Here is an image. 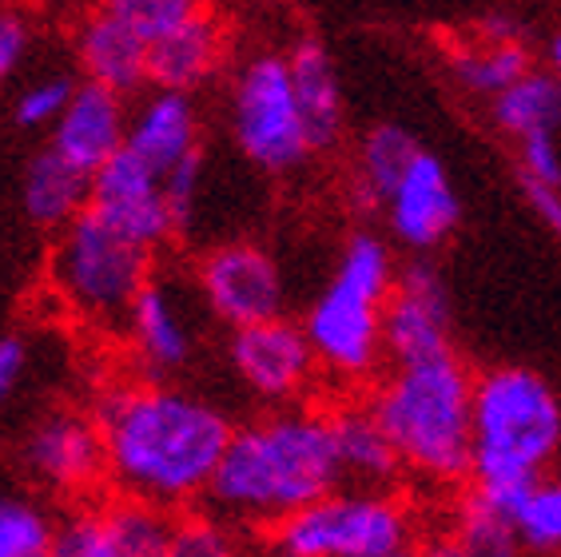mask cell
I'll return each mask as SVG.
<instances>
[{"instance_id":"6da1fadb","label":"cell","mask_w":561,"mask_h":557,"mask_svg":"<svg viewBox=\"0 0 561 557\" xmlns=\"http://www.w3.org/2000/svg\"><path fill=\"white\" fill-rule=\"evenodd\" d=\"M92 418L119 493L160 510L204 498L236 434L224 410L168 383L116 386Z\"/></svg>"},{"instance_id":"7a4b0ae2","label":"cell","mask_w":561,"mask_h":557,"mask_svg":"<svg viewBox=\"0 0 561 557\" xmlns=\"http://www.w3.org/2000/svg\"><path fill=\"white\" fill-rule=\"evenodd\" d=\"M343 482L331 418L319 410H279L231 434L211 478V505L239 522L279 525Z\"/></svg>"},{"instance_id":"3957f363","label":"cell","mask_w":561,"mask_h":557,"mask_svg":"<svg viewBox=\"0 0 561 557\" xmlns=\"http://www.w3.org/2000/svg\"><path fill=\"white\" fill-rule=\"evenodd\" d=\"M561 454V398L529 366H490L474 378V493L510 518L518 498L550 478Z\"/></svg>"},{"instance_id":"277c9868","label":"cell","mask_w":561,"mask_h":557,"mask_svg":"<svg viewBox=\"0 0 561 557\" xmlns=\"http://www.w3.org/2000/svg\"><path fill=\"white\" fill-rule=\"evenodd\" d=\"M378 427L399 451L402 470L431 482H462L474 466V375L458 354L394 366L375 402Z\"/></svg>"},{"instance_id":"5b68a950","label":"cell","mask_w":561,"mask_h":557,"mask_svg":"<svg viewBox=\"0 0 561 557\" xmlns=\"http://www.w3.org/2000/svg\"><path fill=\"white\" fill-rule=\"evenodd\" d=\"M394 283H399V268L387 239L375 231L346 236L327 287L314 295L307 319L299 322L314 351V363L327 375L363 383L378 371V359H387L382 315L394 295Z\"/></svg>"},{"instance_id":"8992f818","label":"cell","mask_w":561,"mask_h":557,"mask_svg":"<svg viewBox=\"0 0 561 557\" xmlns=\"http://www.w3.org/2000/svg\"><path fill=\"white\" fill-rule=\"evenodd\" d=\"M48 278L68 311L96 327H124L131 303L151 278V251L84 212L60 231L48 255Z\"/></svg>"},{"instance_id":"52a82bcc","label":"cell","mask_w":561,"mask_h":557,"mask_svg":"<svg viewBox=\"0 0 561 557\" xmlns=\"http://www.w3.org/2000/svg\"><path fill=\"white\" fill-rule=\"evenodd\" d=\"M411 510L382 490H335L271 525V557H394L411 549Z\"/></svg>"},{"instance_id":"ba28073f","label":"cell","mask_w":561,"mask_h":557,"mask_svg":"<svg viewBox=\"0 0 561 557\" xmlns=\"http://www.w3.org/2000/svg\"><path fill=\"white\" fill-rule=\"evenodd\" d=\"M227 120H231V139L243 151V160L260 168L263 175H291L314 156L299 104H295L287 53L260 48L236 68Z\"/></svg>"},{"instance_id":"9c48e42d","label":"cell","mask_w":561,"mask_h":557,"mask_svg":"<svg viewBox=\"0 0 561 557\" xmlns=\"http://www.w3.org/2000/svg\"><path fill=\"white\" fill-rule=\"evenodd\" d=\"M195 283H199L207 311L227 322L231 331L283 319L287 283H283L279 259L263 243H251V239L216 243L199 259Z\"/></svg>"},{"instance_id":"30bf717a","label":"cell","mask_w":561,"mask_h":557,"mask_svg":"<svg viewBox=\"0 0 561 557\" xmlns=\"http://www.w3.org/2000/svg\"><path fill=\"white\" fill-rule=\"evenodd\" d=\"M382 351L394 366L431 363V359L454 354L450 291L438 268L426 259L399 271L394 295L382 315Z\"/></svg>"},{"instance_id":"8fae6325","label":"cell","mask_w":561,"mask_h":557,"mask_svg":"<svg viewBox=\"0 0 561 557\" xmlns=\"http://www.w3.org/2000/svg\"><path fill=\"white\" fill-rule=\"evenodd\" d=\"M21 458L28 478L56 493H80L108 474L96 418L80 414V410H53V414L36 418V427L24 439Z\"/></svg>"},{"instance_id":"7c38bea8","label":"cell","mask_w":561,"mask_h":557,"mask_svg":"<svg viewBox=\"0 0 561 557\" xmlns=\"http://www.w3.org/2000/svg\"><path fill=\"white\" fill-rule=\"evenodd\" d=\"M88 212L100 215L112 231L131 239L144 251H156L175 236L172 215L163 204L160 175H151L128 148H119L96 175L88 192Z\"/></svg>"},{"instance_id":"4fadbf2b","label":"cell","mask_w":561,"mask_h":557,"mask_svg":"<svg viewBox=\"0 0 561 557\" xmlns=\"http://www.w3.org/2000/svg\"><path fill=\"white\" fill-rule=\"evenodd\" d=\"M227 359H231L239 383L267 402H287V398L302 395L319 366L302 327L291 319H271L231 331Z\"/></svg>"},{"instance_id":"5bb4252c","label":"cell","mask_w":561,"mask_h":557,"mask_svg":"<svg viewBox=\"0 0 561 557\" xmlns=\"http://www.w3.org/2000/svg\"><path fill=\"white\" fill-rule=\"evenodd\" d=\"M387 227L394 243L411 251H434L454 236V227L462 219V200L454 192V180L446 163L434 151H419L399 180V187L382 204Z\"/></svg>"},{"instance_id":"9a60e30c","label":"cell","mask_w":561,"mask_h":557,"mask_svg":"<svg viewBox=\"0 0 561 557\" xmlns=\"http://www.w3.org/2000/svg\"><path fill=\"white\" fill-rule=\"evenodd\" d=\"M76 65L84 72V84H96L112 96L128 100L148 84V53L151 44L119 16L112 4L84 12L72 33Z\"/></svg>"},{"instance_id":"2e32d148","label":"cell","mask_w":561,"mask_h":557,"mask_svg":"<svg viewBox=\"0 0 561 557\" xmlns=\"http://www.w3.org/2000/svg\"><path fill=\"white\" fill-rule=\"evenodd\" d=\"M128 343L136 363L151 375V383H160L168 375H180L195 354V331L192 319L184 311L180 291L168 278H148V287L140 291V299L131 303L128 322Z\"/></svg>"},{"instance_id":"e0dca14e","label":"cell","mask_w":561,"mask_h":557,"mask_svg":"<svg viewBox=\"0 0 561 557\" xmlns=\"http://www.w3.org/2000/svg\"><path fill=\"white\" fill-rule=\"evenodd\" d=\"M124 139H128V107H124V100L96 84H76L65 116L53 124V144L48 148L60 160L72 163L76 172L96 175L124 148Z\"/></svg>"},{"instance_id":"ac0fdd59","label":"cell","mask_w":561,"mask_h":557,"mask_svg":"<svg viewBox=\"0 0 561 557\" xmlns=\"http://www.w3.org/2000/svg\"><path fill=\"white\" fill-rule=\"evenodd\" d=\"M227 24L216 12L199 9L184 29L151 44L148 53V84L156 92H175V96H195L219 76L227 60Z\"/></svg>"},{"instance_id":"d6986e66","label":"cell","mask_w":561,"mask_h":557,"mask_svg":"<svg viewBox=\"0 0 561 557\" xmlns=\"http://www.w3.org/2000/svg\"><path fill=\"white\" fill-rule=\"evenodd\" d=\"M287 68H291L295 104H299L302 128L311 151H331L343 139V88H339L335 56L323 36L302 33L287 48Z\"/></svg>"},{"instance_id":"ffe728a7","label":"cell","mask_w":561,"mask_h":557,"mask_svg":"<svg viewBox=\"0 0 561 557\" xmlns=\"http://www.w3.org/2000/svg\"><path fill=\"white\" fill-rule=\"evenodd\" d=\"M124 148L148 168L151 175H168L184 160L199 156V112L192 96L175 92H151L128 116V139Z\"/></svg>"},{"instance_id":"44dd1931","label":"cell","mask_w":561,"mask_h":557,"mask_svg":"<svg viewBox=\"0 0 561 557\" xmlns=\"http://www.w3.org/2000/svg\"><path fill=\"white\" fill-rule=\"evenodd\" d=\"M88 192H92V175L76 172L53 148H41L24 163L21 207L44 231H65L72 219H80L88 212Z\"/></svg>"},{"instance_id":"7402d4cb","label":"cell","mask_w":561,"mask_h":557,"mask_svg":"<svg viewBox=\"0 0 561 557\" xmlns=\"http://www.w3.org/2000/svg\"><path fill=\"white\" fill-rule=\"evenodd\" d=\"M331 439H335L339 470L351 482L378 490L399 478L402 462L394 442L387 439V430L378 427V418L370 407H339L331 410Z\"/></svg>"},{"instance_id":"603a6c76","label":"cell","mask_w":561,"mask_h":557,"mask_svg":"<svg viewBox=\"0 0 561 557\" xmlns=\"http://www.w3.org/2000/svg\"><path fill=\"white\" fill-rule=\"evenodd\" d=\"M419 144L402 124H375L367 128V136L358 139L355 156V175H351V200L358 207H382L387 195L399 187V180L407 175L411 160L419 156Z\"/></svg>"},{"instance_id":"cb8c5ba5","label":"cell","mask_w":561,"mask_h":557,"mask_svg":"<svg viewBox=\"0 0 561 557\" xmlns=\"http://www.w3.org/2000/svg\"><path fill=\"white\" fill-rule=\"evenodd\" d=\"M494 128L506 132L510 139H534V136H558L561 132V76L553 72H529L518 84L506 88L490 107Z\"/></svg>"},{"instance_id":"d4e9b609","label":"cell","mask_w":561,"mask_h":557,"mask_svg":"<svg viewBox=\"0 0 561 557\" xmlns=\"http://www.w3.org/2000/svg\"><path fill=\"white\" fill-rule=\"evenodd\" d=\"M450 72L466 92L497 100L506 88L518 84L522 76L534 72V60H529V48L522 41H510V44L474 41V44L454 48Z\"/></svg>"},{"instance_id":"484cf974","label":"cell","mask_w":561,"mask_h":557,"mask_svg":"<svg viewBox=\"0 0 561 557\" xmlns=\"http://www.w3.org/2000/svg\"><path fill=\"white\" fill-rule=\"evenodd\" d=\"M56 522L48 505L0 470V557H48Z\"/></svg>"},{"instance_id":"4316f807","label":"cell","mask_w":561,"mask_h":557,"mask_svg":"<svg viewBox=\"0 0 561 557\" xmlns=\"http://www.w3.org/2000/svg\"><path fill=\"white\" fill-rule=\"evenodd\" d=\"M450 537L466 557H522V542L514 522L474 490L466 493L462 505H458Z\"/></svg>"},{"instance_id":"83f0119b","label":"cell","mask_w":561,"mask_h":557,"mask_svg":"<svg viewBox=\"0 0 561 557\" xmlns=\"http://www.w3.org/2000/svg\"><path fill=\"white\" fill-rule=\"evenodd\" d=\"M104 530H108L112 546L119 557H160L168 530H172V514L160 505L136 502V498H119L100 510Z\"/></svg>"},{"instance_id":"f1b7e54d","label":"cell","mask_w":561,"mask_h":557,"mask_svg":"<svg viewBox=\"0 0 561 557\" xmlns=\"http://www.w3.org/2000/svg\"><path fill=\"white\" fill-rule=\"evenodd\" d=\"M510 522L518 530L522 549L538 554H561V478H541L518 498L510 510Z\"/></svg>"},{"instance_id":"f546056e","label":"cell","mask_w":561,"mask_h":557,"mask_svg":"<svg viewBox=\"0 0 561 557\" xmlns=\"http://www.w3.org/2000/svg\"><path fill=\"white\" fill-rule=\"evenodd\" d=\"M160 557H236V537L211 514H180Z\"/></svg>"},{"instance_id":"4dcf8cb0","label":"cell","mask_w":561,"mask_h":557,"mask_svg":"<svg viewBox=\"0 0 561 557\" xmlns=\"http://www.w3.org/2000/svg\"><path fill=\"white\" fill-rule=\"evenodd\" d=\"M76 84L65 72H48L33 84H24L16 92V104H12V120L21 128H53L56 120L65 116L68 100H72Z\"/></svg>"},{"instance_id":"1f68e13d","label":"cell","mask_w":561,"mask_h":557,"mask_svg":"<svg viewBox=\"0 0 561 557\" xmlns=\"http://www.w3.org/2000/svg\"><path fill=\"white\" fill-rule=\"evenodd\" d=\"M112 9H116L144 41L156 44V41H163V36H172L175 29H184L195 12H199V4H192V0H112Z\"/></svg>"},{"instance_id":"d6a6232c","label":"cell","mask_w":561,"mask_h":557,"mask_svg":"<svg viewBox=\"0 0 561 557\" xmlns=\"http://www.w3.org/2000/svg\"><path fill=\"white\" fill-rule=\"evenodd\" d=\"M48 557H119L112 546L108 530L100 510H80V514L56 522L53 534V554Z\"/></svg>"},{"instance_id":"836d02e7","label":"cell","mask_w":561,"mask_h":557,"mask_svg":"<svg viewBox=\"0 0 561 557\" xmlns=\"http://www.w3.org/2000/svg\"><path fill=\"white\" fill-rule=\"evenodd\" d=\"M163 187V204H168V215H172V227L175 231H187L192 227V215L199 207V195H204V151L184 160L180 168L160 180Z\"/></svg>"},{"instance_id":"e575fe53","label":"cell","mask_w":561,"mask_h":557,"mask_svg":"<svg viewBox=\"0 0 561 557\" xmlns=\"http://www.w3.org/2000/svg\"><path fill=\"white\" fill-rule=\"evenodd\" d=\"M522 183H538L561 192V144L558 136H534L518 144Z\"/></svg>"},{"instance_id":"d590c367","label":"cell","mask_w":561,"mask_h":557,"mask_svg":"<svg viewBox=\"0 0 561 557\" xmlns=\"http://www.w3.org/2000/svg\"><path fill=\"white\" fill-rule=\"evenodd\" d=\"M28 48H33V24L24 21L21 12L0 9V92L21 72Z\"/></svg>"},{"instance_id":"8d00e7d4","label":"cell","mask_w":561,"mask_h":557,"mask_svg":"<svg viewBox=\"0 0 561 557\" xmlns=\"http://www.w3.org/2000/svg\"><path fill=\"white\" fill-rule=\"evenodd\" d=\"M24 375H28V343L21 334H0V407L16 395Z\"/></svg>"},{"instance_id":"74e56055","label":"cell","mask_w":561,"mask_h":557,"mask_svg":"<svg viewBox=\"0 0 561 557\" xmlns=\"http://www.w3.org/2000/svg\"><path fill=\"white\" fill-rule=\"evenodd\" d=\"M522 192H526L529 207L538 212L541 224L550 227L553 236L561 239V192H553V187H538V183H522Z\"/></svg>"},{"instance_id":"f35d334b","label":"cell","mask_w":561,"mask_h":557,"mask_svg":"<svg viewBox=\"0 0 561 557\" xmlns=\"http://www.w3.org/2000/svg\"><path fill=\"white\" fill-rule=\"evenodd\" d=\"M419 557H466L462 549L454 546V537H434L419 549Z\"/></svg>"},{"instance_id":"ab89813d","label":"cell","mask_w":561,"mask_h":557,"mask_svg":"<svg viewBox=\"0 0 561 557\" xmlns=\"http://www.w3.org/2000/svg\"><path fill=\"white\" fill-rule=\"evenodd\" d=\"M546 60H550V72L561 76V29L550 36V44H546Z\"/></svg>"},{"instance_id":"60d3db41","label":"cell","mask_w":561,"mask_h":557,"mask_svg":"<svg viewBox=\"0 0 561 557\" xmlns=\"http://www.w3.org/2000/svg\"><path fill=\"white\" fill-rule=\"evenodd\" d=\"M394 557H419V554H414V549H407V554H394Z\"/></svg>"}]
</instances>
